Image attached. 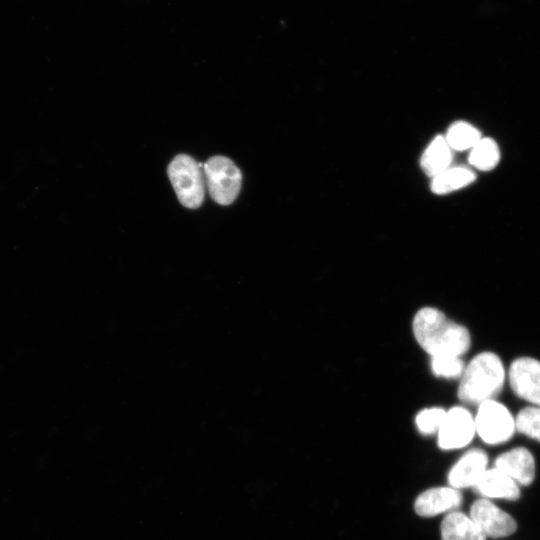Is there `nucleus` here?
I'll list each match as a JSON object with an SVG mask.
<instances>
[{
  "mask_svg": "<svg viewBox=\"0 0 540 540\" xmlns=\"http://www.w3.org/2000/svg\"><path fill=\"white\" fill-rule=\"evenodd\" d=\"M512 391L530 405L540 407V361L530 356L512 361L507 372Z\"/></svg>",
  "mask_w": 540,
  "mask_h": 540,
  "instance_id": "0eeeda50",
  "label": "nucleus"
},
{
  "mask_svg": "<svg viewBox=\"0 0 540 540\" xmlns=\"http://www.w3.org/2000/svg\"><path fill=\"white\" fill-rule=\"evenodd\" d=\"M203 175L212 199L229 205L237 197L242 175L239 168L225 156H213L203 165Z\"/></svg>",
  "mask_w": 540,
  "mask_h": 540,
  "instance_id": "39448f33",
  "label": "nucleus"
},
{
  "mask_svg": "<svg viewBox=\"0 0 540 540\" xmlns=\"http://www.w3.org/2000/svg\"><path fill=\"white\" fill-rule=\"evenodd\" d=\"M442 540H486V536L471 519L462 512L453 511L441 523Z\"/></svg>",
  "mask_w": 540,
  "mask_h": 540,
  "instance_id": "ddd939ff",
  "label": "nucleus"
},
{
  "mask_svg": "<svg viewBox=\"0 0 540 540\" xmlns=\"http://www.w3.org/2000/svg\"><path fill=\"white\" fill-rule=\"evenodd\" d=\"M452 160L451 148L445 137L436 136L423 152L420 165L431 178L449 168Z\"/></svg>",
  "mask_w": 540,
  "mask_h": 540,
  "instance_id": "4468645a",
  "label": "nucleus"
},
{
  "mask_svg": "<svg viewBox=\"0 0 540 540\" xmlns=\"http://www.w3.org/2000/svg\"><path fill=\"white\" fill-rule=\"evenodd\" d=\"M476 434L487 444L497 445L509 441L515 431V417L496 399L478 405L474 416Z\"/></svg>",
  "mask_w": 540,
  "mask_h": 540,
  "instance_id": "20e7f679",
  "label": "nucleus"
},
{
  "mask_svg": "<svg viewBox=\"0 0 540 540\" xmlns=\"http://www.w3.org/2000/svg\"><path fill=\"white\" fill-rule=\"evenodd\" d=\"M462 495L453 487H434L422 492L415 500V512L423 517H431L457 508Z\"/></svg>",
  "mask_w": 540,
  "mask_h": 540,
  "instance_id": "9b49d317",
  "label": "nucleus"
},
{
  "mask_svg": "<svg viewBox=\"0 0 540 540\" xmlns=\"http://www.w3.org/2000/svg\"><path fill=\"white\" fill-rule=\"evenodd\" d=\"M465 364L461 357L457 356H436L431 357L432 372L443 378L461 377Z\"/></svg>",
  "mask_w": 540,
  "mask_h": 540,
  "instance_id": "aec40b11",
  "label": "nucleus"
},
{
  "mask_svg": "<svg viewBox=\"0 0 540 540\" xmlns=\"http://www.w3.org/2000/svg\"><path fill=\"white\" fill-rule=\"evenodd\" d=\"M449 147L458 151L471 149L480 139L478 129L467 122L453 123L445 137Z\"/></svg>",
  "mask_w": 540,
  "mask_h": 540,
  "instance_id": "f3484780",
  "label": "nucleus"
},
{
  "mask_svg": "<svg viewBox=\"0 0 540 540\" xmlns=\"http://www.w3.org/2000/svg\"><path fill=\"white\" fill-rule=\"evenodd\" d=\"M417 343L431 357H461L471 346L468 329L434 307L419 309L412 321Z\"/></svg>",
  "mask_w": 540,
  "mask_h": 540,
  "instance_id": "f257e3e1",
  "label": "nucleus"
},
{
  "mask_svg": "<svg viewBox=\"0 0 540 540\" xmlns=\"http://www.w3.org/2000/svg\"><path fill=\"white\" fill-rule=\"evenodd\" d=\"M474 488L479 494L486 497V499L502 498L517 500L521 495L519 485L496 467L487 468L474 485Z\"/></svg>",
  "mask_w": 540,
  "mask_h": 540,
  "instance_id": "f8f14e48",
  "label": "nucleus"
},
{
  "mask_svg": "<svg viewBox=\"0 0 540 540\" xmlns=\"http://www.w3.org/2000/svg\"><path fill=\"white\" fill-rule=\"evenodd\" d=\"M446 411L436 406L422 409L415 418L417 429L424 435L437 433L443 423Z\"/></svg>",
  "mask_w": 540,
  "mask_h": 540,
  "instance_id": "6ab92c4d",
  "label": "nucleus"
},
{
  "mask_svg": "<svg viewBox=\"0 0 540 540\" xmlns=\"http://www.w3.org/2000/svg\"><path fill=\"white\" fill-rule=\"evenodd\" d=\"M507 372L500 357L491 351L475 355L465 365L458 386V398L466 404L479 405L503 389Z\"/></svg>",
  "mask_w": 540,
  "mask_h": 540,
  "instance_id": "f03ea898",
  "label": "nucleus"
},
{
  "mask_svg": "<svg viewBox=\"0 0 540 540\" xmlns=\"http://www.w3.org/2000/svg\"><path fill=\"white\" fill-rule=\"evenodd\" d=\"M488 464L487 454L480 449L466 452L451 468L448 481L455 489L474 487Z\"/></svg>",
  "mask_w": 540,
  "mask_h": 540,
  "instance_id": "9d476101",
  "label": "nucleus"
},
{
  "mask_svg": "<svg viewBox=\"0 0 540 540\" xmlns=\"http://www.w3.org/2000/svg\"><path fill=\"white\" fill-rule=\"evenodd\" d=\"M500 158L496 142L490 138H481L472 148L469 155L471 165L482 171L493 169Z\"/></svg>",
  "mask_w": 540,
  "mask_h": 540,
  "instance_id": "dca6fc26",
  "label": "nucleus"
},
{
  "mask_svg": "<svg viewBox=\"0 0 540 540\" xmlns=\"http://www.w3.org/2000/svg\"><path fill=\"white\" fill-rule=\"evenodd\" d=\"M475 179V174L465 167L447 168L432 177L431 190L435 194H447L463 188Z\"/></svg>",
  "mask_w": 540,
  "mask_h": 540,
  "instance_id": "2eb2a0df",
  "label": "nucleus"
},
{
  "mask_svg": "<svg viewBox=\"0 0 540 540\" xmlns=\"http://www.w3.org/2000/svg\"><path fill=\"white\" fill-rule=\"evenodd\" d=\"M494 467L523 486L530 485L535 478V459L524 447H516L500 454L495 459Z\"/></svg>",
  "mask_w": 540,
  "mask_h": 540,
  "instance_id": "1a4fd4ad",
  "label": "nucleus"
},
{
  "mask_svg": "<svg viewBox=\"0 0 540 540\" xmlns=\"http://www.w3.org/2000/svg\"><path fill=\"white\" fill-rule=\"evenodd\" d=\"M201 166L190 156L177 155L168 166V176L180 203L190 209L198 208L205 194Z\"/></svg>",
  "mask_w": 540,
  "mask_h": 540,
  "instance_id": "7ed1b4c3",
  "label": "nucleus"
},
{
  "mask_svg": "<svg viewBox=\"0 0 540 540\" xmlns=\"http://www.w3.org/2000/svg\"><path fill=\"white\" fill-rule=\"evenodd\" d=\"M470 517L486 537H507L517 529L515 519L488 499L476 500L470 508Z\"/></svg>",
  "mask_w": 540,
  "mask_h": 540,
  "instance_id": "6e6552de",
  "label": "nucleus"
},
{
  "mask_svg": "<svg viewBox=\"0 0 540 540\" xmlns=\"http://www.w3.org/2000/svg\"><path fill=\"white\" fill-rule=\"evenodd\" d=\"M515 427L519 433L540 442V407L522 408L515 417Z\"/></svg>",
  "mask_w": 540,
  "mask_h": 540,
  "instance_id": "a211bd4d",
  "label": "nucleus"
},
{
  "mask_svg": "<svg viewBox=\"0 0 540 540\" xmlns=\"http://www.w3.org/2000/svg\"><path fill=\"white\" fill-rule=\"evenodd\" d=\"M474 416L463 406H454L446 411L443 423L437 432L438 446L444 450L460 449L473 439Z\"/></svg>",
  "mask_w": 540,
  "mask_h": 540,
  "instance_id": "423d86ee",
  "label": "nucleus"
}]
</instances>
